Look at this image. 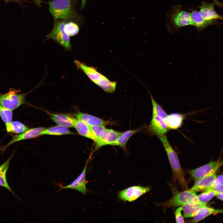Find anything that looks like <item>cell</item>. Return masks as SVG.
<instances>
[{
  "instance_id": "d590c367",
  "label": "cell",
  "mask_w": 223,
  "mask_h": 223,
  "mask_svg": "<svg viewBox=\"0 0 223 223\" xmlns=\"http://www.w3.org/2000/svg\"><path fill=\"white\" fill-rule=\"evenodd\" d=\"M216 196L218 199L223 201V193L217 192Z\"/></svg>"
},
{
  "instance_id": "ac0fdd59",
  "label": "cell",
  "mask_w": 223,
  "mask_h": 223,
  "mask_svg": "<svg viewBox=\"0 0 223 223\" xmlns=\"http://www.w3.org/2000/svg\"><path fill=\"white\" fill-rule=\"evenodd\" d=\"M184 116L183 114L174 113L168 115L165 121L168 129H177L181 126L183 123Z\"/></svg>"
},
{
  "instance_id": "8d00e7d4",
  "label": "cell",
  "mask_w": 223,
  "mask_h": 223,
  "mask_svg": "<svg viewBox=\"0 0 223 223\" xmlns=\"http://www.w3.org/2000/svg\"><path fill=\"white\" fill-rule=\"evenodd\" d=\"M87 0H81V8L82 10L85 7Z\"/></svg>"
},
{
  "instance_id": "7a4b0ae2",
  "label": "cell",
  "mask_w": 223,
  "mask_h": 223,
  "mask_svg": "<svg viewBox=\"0 0 223 223\" xmlns=\"http://www.w3.org/2000/svg\"><path fill=\"white\" fill-rule=\"evenodd\" d=\"M165 150L171 166L173 174L182 189L188 188L185 179V173L181 167L177 155L168 142L166 135L158 137Z\"/></svg>"
},
{
  "instance_id": "83f0119b",
  "label": "cell",
  "mask_w": 223,
  "mask_h": 223,
  "mask_svg": "<svg viewBox=\"0 0 223 223\" xmlns=\"http://www.w3.org/2000/svg\"><path fill=\"white\" fill-rule=\"evenodd\" d=\"M64 30L66 33L69 37L73 36L78 33L79 28L76 23L70 21L65 23Z\"/></svg>"
},
{
  "instance_id": "f546056e",
  "label": "cell",
  "mask_w": 223,
  "mask_h": 223,
  "mask_svg": "<svg viewBox=\"0 0 223 223\" xmlns=\"http://www.w3.org/2000/svg\"><path fill=\"white\" fill-rule=\"evenodd\" d=\"M0 116L5 124L9 123L12 121V111L0 105Z\"/></svg>"
},
{
  "instance_id": "5b68a950",
  "label": "cell",
  "mask_w": 223,
  "mask_h": 223,
  "mask_svg": "<svg viewBox=\"0 0 223 223\" xmlns=\"http://www.w3.org/2000/svg\"><path fill=\"white\" fill-rule=\"evenodd\" d=\"M169 20L170 24L176 29L179 30L187 26L193 25L191 13L184 10L180 5L173 6Z\"/></svg>"
},
{
  "instance_id": "f1b7e54d",
  "label": "cell",
  "mask_w": 223,
  "mask_h": 223,
  "mask_svg": "<svg viewBox=\"0 0 223 223\" xmlns=\"http://www.w3.org/2000/svg\"><path fill=\"white\" fill-rule=\"evenodd\" d=\"M217 192L213 190H208L197 195L198 199L199 201L206 204L213 197L216 196Z\"/></svg>"
},
{
  "instance_id": "30bf717a",
  "label": "cell",
  "mask_w": 223,
  "mask_h": 223,
  "mask_svg": "<svg viewBox=\"0 0 223 223\" xmlns=\"http://www.w3.org/2000/svg\"><path fill=\"white\" fill-rule=\"evenodd\" d=\"M168 129L165 120L159 116H152L148 129L150 133L159 137L166 135Z\"/></svg>"
},
{
  "instance_id": "44dd1931",
  "label": "cell",
  "mask_w": 223,
  "mask_h": 223,
  "mask_svg": "<svg viewBox=\"0 0 223 223\" xmlns=\"http://www.w3.org/2000/svg\"><path fill=\"white\" fill-rule=\"evenodd\" d=\"M190 13L193 25L194 26L199 30L205 28L212 22L211 21L205 20L201 15L199 11L196 10L192 9Z\"/></svg>"
},
{
  "instance_id": "d6986e66",
  "label": "cell",
  "mask_w": 223,
  "mask_h": 223,
  "mask_svg": "<svg viewBox=\"0 0 223 223\" xmlns=\"http://www.w3.org/2000/svg\"><path fill=\"white\" fill-rule=\"evenodd\" d=\"M78 133L83 137L92 139L95 142L96 139L90 126L82 120L77 119L74 126Z\"/></svg>"
},
{
  "instance_id": "5bb4252c",
  "label": "cell",
  "mask_w": 223,
  "mask_h": 223,
  "mask_svg": "<svg viewBox=\"0 0 223 223\" xmlns=\"http://www.w3.org/2000/svg\"><path fill=\"white\" fill-rule=\"evenodd\" d=\"M121 133L112 129H107L103 137L95 142V150L107 145H112Z\"/></svg>"
},
{
  "instance_id": "f35d334b",
  "label": "cell",
  "mask_w": 223,
  "mask_h": 223,
  "mask_svg": "<svg viewBox=\"0 0 223 223\" xmlns=\"http://www.w3.org/2000/svg\"><path fill=\"white\" fill-rule=\"evenodd\" d=\"M34 3H36L37 5L40 7L41 6V4L42 3L41 0H33Z\"/></svg>"
},
{
  "instance_id": "9a60e30c",
  "label": "cell",
  "mask_w": 223,
  "mask_h": 223,
  "mask_svg": "<svg viewBox=\"0 0 223 223\" xmlns=\"http://www.w3.org/2000/svg\"><path fill=\"white\" fill-rule=\"evenodd\" d=\"M212 3L203 2L202 5L199 6V12L202 17L206 20L211 21L213 20L223 19L222 17L215 11Z\"/></svg>"
},
{
  "instance_id": "6da1fadb",
  "label": "cell",
  "mask_w": 223,
  "mask_h": 223,
  "mask_svg": "<svg viewBox=\"0 0 223 223\" xmlns=\"http://www.w3.org/2000/svg\"><path fill=\"white\" fill-rule=\"evenodd\" d=\"M48 3L49 12L54 19L81 21L72 0H52Z\"/></svg>"
},
{
  "instance_id": "7c38bea8",
  "label": "cell",
  "mask_w": 223,
  "mask_h": 223,
  "mask_svg": "<svg viewBox=\"0 0 223 223\" xmlns=\"http://www.w3.org/2000/svg\"><path fill=\"white\" fill-rule=\"evenodd\" d=\"M43 127H40L29 129L24 132L14 136L9 142L4 147L7 148L11 144L16 142L24 140L33 138L41 136V133L45 129Z\"/></svg>"
},
{
  "instance_id": "ffe728a7",
  "label": "cell",
  "mask_w": 223,
  "mask_h": 223,
  "mask_svg": "<svg viewBox=\"0 0 223 223\" xmlns=\"http://www.w3.org/2000/svg\"><path fill=\"white\" fill-rule=\"evenodd\" d=\"M222 212H223V210L215 209L205 206L200 209L193 217L191 222L197 223L210 215Z\"/></svg>"
},
{
  "instance_id": "e575fe53",
  "label": "cell",
  "mask_w": 223,
  "mask_h": 223,
  "mask_svg": "<svg viewBox=\"0 0 223 223\" xmlns=\"http://www.w3.org/2000/svg\"><path fill=\"white\" fill-rule=\"evenodd\" d=\"M214 5L223 7V3L220 2L216 0H214L213 3Z\"/></svg>"
},
{
  "instance_id": "74e56055",
  "label": "cell",
  "mask_w": 223,
  "mask_h": 223,
  "mask_svg": "<svg viewBox=\"0 0 223 223\" xmlns=\"http://www.w3.org/2000/svg\"><path fill=\"white\" fill-rule=\"evenodd\" d=\"M6 2H15L19 3H21L23 2L22 1L20 0H4Z\"/></svg>"
},
{
  "instance_id": "d4e9b609",
  "label": "cell",
  "mask_w": 223,
  "mask_h": 223,
  "mask_svg": "<svg viewBox=\"0 0 223 223\" xmlns=\"http://www.w3.org/2000/svg\"><path fill=\"white\" fill-rule=\"evenodd\" d=\"M143 85L147 89L150 96L152 106V116H156L165 120L168 115L161 106L155 100L150 90L144 84Z\"/></svg>"
},
{
  "instance_id": "3957f363",
  "label": "cell",
  "mask_w": 223,
  "mask_h": 223,
  "mask_svg": "<svg viewBox=\"0 0 223 223\" xmlns=\"http://www.w3.org/2000/svg\"><path fill=\"white\" fill-rule=\"evenodd\" d=\"M36 88L37 87L30 92L25 93H18L20 90L13 88H10L6 93H0V105L12 111L15 110L21 105L27 103L25 100L26 96Z\"/></svg>"
},
{
  "instance_id": "ba28073f",
  "label": "cell",
  "mask_w": 223,
  "mask_h": 223,
  "mask_svg": "<svg viewBox=\"0 0 223 223\" xmlns=\"http://www.w3.org/2000/svg\"><path fill=\"white\" fill-rule=\"evenodd\" d=\"M150 190V188L148 187L132 186L120 191L118 196L124 201L132 202Z\"/></svg>"
},
{
  "instance_id": "2e32d148",
  "label": "cell",
  "mask_w": 223,
  "mask_h": 223,
  "mask_svg": "<svg viewBox=\"0 0 223 223\" xmlns=\"http://www.w3.org/2000/svg\"><path fill=\"white\" fill-rule=\"evenodd\" d=\"M51 119L58 125L67 128L74 127L77 119L66 114L49 113Z\"/></svg>"
},
{
  "instance_id": "484cf974",
  "label": "cell",
  "mask_w": 223,
  "mask_h": 223,
  "mask_svg": "<svg viewBox=\"0 0 223 223\" xmlns=\"http://www.w3.org/2000/svg\"><path fill=\"white\" fill-rule=\"evenodd\" d=\"M5 124L7 131L9 133H20L29 129L22 123L18 121H11Z\"/></svg>"
},
{
  "instance_id": "e0dca14e",
  "label": "cell",
  "mask_w": 223,
  "mask_h": 223,
  "mask_svg": "<svg viewBox=\"0 0 223 223\" xmlns=\"http://www.w3.org/2000/svg\"><path fill=\"white\" fill-rule=\"evenodd\" d=\"M77 118L89 126L102 125H105L109 124V122L95 116L78 112L75 115Z\"/></svg>"
},
{
  "instance_id": "7402d4cb",
  "label": "cell",
  "mask_w": 223,
  "mask_h": 223,
  "mask_svg": "<svg viewBox=\"0 0 223 223\" xmlns=\"http://www.w3.org/2000/svg\"><path fill=\"white\" fill-rule=\"evenodd\" d=\"M206 204L201 203H189L181 206L184 212V216L185 218L193 217L202 207Z\"/></svg>"
},
{
  "instance_id": "52a82bcc",
  "label": "cell",
  "mask_w": 223,
  "mask_h": 223,
  "mask_svg": "<svg viewBox=\"0 0 223 223\" xmlns=\"http://www.w3.org/2000/svg\"><path fill=\"white\" fill-rule=\"evenodd\" d=\"M223 164V161L219 159L212 161L209 163L196 169L189 171L191 177L197 180L214 172H216Z\"/></svg>"
},
{
  "instance_id": "1f68e13d",
  "label": "cell",
  "mask_w": 223,
  "mask_h": 223,
  "mask_svg": "<svg viewBox=\"0 0 223 223\" xmlns=\"http://www.w3.org/2000/svg\"><path fill=\"white\" fill-rule=\"evenodd\" d=\"M223 186V174L216 177L212 185L206 190H211L213 188Z\"/></svg>"
},
{
  "instance_id": "8fae6325",
  "label": "cell",
  "mask_w": 223,
  "mask_h": 223,
  "mask_svg": "<svg viewBox=\"0 0 223 223\" xmlns=\"http://www.w3.org/2000/svg\"><path fill=\"white\" fill-rule=\"evenodd\" d=\"M88 161L87 160L83 170L78 176L68 185L61 186L59 191L63 189H72L86 195L87 190L86 186L85 177Z\"/></svg>"
},
{
  "instance_id": "9c48e42d",
  "label": "cell",
  "mask_w": 223,
  "mask_h": 223,
  "mask_svg": "<svg viewBox=\"0 0 223 223\" xmlns=\"http://www.w3.org/2000/svg\"><path fill=\"white\" fill-rule=\"evenodd\" d=\"M74 63L78 69L81 70L92 82L97 85L106 77L94 67L88 66L77 60H75Z\"/></svg>"
},
{
  "instance_id": "836d02e7",
  "label": "cell",
  "mask_w": 223,
  "mask_h": 223,
  "mask_svg": "<svg viewBox=\"0 0 223 223\" xmlns=\"http://www.w3.org/2000/svg\"><path fill=\"white\" fill-rule=\"evenodd\" d=\"M211 190H213L217 192L223 193V186L213 188Z\"/></svg>"
},
{
  "instance_id": "277c9868",
  "label": "cell",
  "mask_w": 223,
  "mask_h": 223,
  "mask_svg": "<svg viewBox=\"0 0 223 223\" xmlns=\"http://www.w3.org/2000/svg\"><path fill=\"white\" fill-rule=\"evenodd\" d=\"M65 20L54 19L53 26L51 32L46 36L47 39H52L67 50H70L71 46L70 37L65 32Z\"/></svg>"
},
{
  "instance_id": "4fadbf2b",
  "label": "cell",
  "mask_w": 223,
  "mask_h": 223,
  "mask_svg": "<svg viewBox=\"0 0 223 223\" xmlns=\"http://www.w3.org/2000/svg\"><path fill=\"white\" fill-rule=\"evenodd\" d=\"M216 172L196 180L193 186L189 190L195 192L205 190L213 184L216 177Z\"/></svg>"
},
{
  "instance_id": "4316f807",
  "label": "cell",
  "mask_w": 223,
  "mask_h": 223,
  "mask_svg": "<svg viewBox=\"0 0 223 223\" xmlns=\"http://www.w3.org/2000/svg\"><path fill=\"white\" fill-rule=\"evenodd\" d=\"M12 156V155L0 166V186L5 187L10 191L12 192L7 182L6 174L8 168L9 163Z\"/></svg>"
},
{
  "instance_id": "8992f818",
  "label": "cell",
  "mask_w": 223,
  "mask_h": 223,
  "mask_svg": "<svg viewBox=\"0 0 223 223\" xmlns=\"http://www.w3.org/2000/svg\"><path fill=\"white\" fill-rule=\"evenodd\" d=\"M200 202L196 192L188 189L176 194L170 200L163 203V205L166 207H169Z\"/></svg>"
},
{
  "instance_id": "603a6c76",
  "label": "cell",
  "mask_w": 223,
  "mask_h": 223,
  "mask_svg": "<svg viewBox=\"0 0 223 223\" xmlns=\"http://www.w3.org/2000/svg\"><path fill=\"white\" fill-rule=\"evenodd\" d=\"M74 134H75V133L70 131L68 128L58 125L46 129L45 128L41 133V135H61Z\"/></svg>"
},
{
  "instance_id": "cb8c5ba5",
  "label": "cell",
  "mask_w": 223,
  "mask_h": 223,
  "mask_svg": "<svg viewBox=\"0 0 223 223\" xmlns=\"http://www.w3.org/2000/svg\"><path fill=\"white\" fill-rule=\"evenodd\" d=\"M141 128H138L133 130H129L124 132L121 133L116 141L113 144L112 146H116L125 149L126 144L128 140L133 135L138 132Z\"/></svg>"
},
{
  "instance_id": "4dcf8cb0",
  "label": "cell",
  "mask_w": 223,
  "mask_h": 223,
  "mask_svg": "<svg viewBox=\"0 0 223 223\" xmlns=\"http://www.w3.org/2000/svg\"><path fill=\"white\" fill-rule=\"evenodd\" d=\"M90 127L96 139V141L95 142L103 137L107 129L105 125L90 126Z\"/></svg>"
},
{
  "instance_id": "d6a6232c",
  "label": "cell",
  "mask_w": 223,
  "mask_h": 223,
  "mask_svg": "<svg viewBox=\"0 0 223 223\" xmlns=\"http://www.w3.org/2000/svg\"><path fill=\"white\" fill-rule=\"evenodd\" d=\"M182 210L181 207L178 208L175 212V217L177 223H184V221L182 216L181 212Z\"/></svg>"
}]
</instances>
